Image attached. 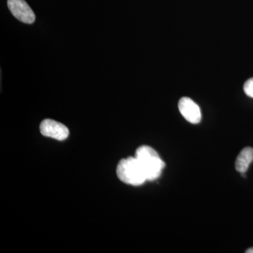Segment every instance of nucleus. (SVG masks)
<instances>
[{"label": "nucleus", "instance_id": "nucleus-1", "mask_svg": "<svg viewBox=\"0 0 253 253\" xmlns=\"http://www.w3.org/2000/svg\"><path fill=\"white\" fill-rule=\"evenodd\" d=\"M116 173L120 180L129 185L140 186L147 181L146 173L135 156L121 160Z\"/></svg>", "mask_w": 253, "mask_h": 253}, {"label": "nucleus", "instance_id": "nucleus-2", "mask_svg": "<svg viewBox=\"0 0 253 253\" xmlns=\"http://www.w3.org/2000/svg\"><path fill=\"white\" fill-rule=\"evenodd\" d=\"M135 157L142 166L147 181H154L161 176L166 164L151 146H141L138 148Z\"/></svg>", "mask_w": 253, "mask_h": 253}, {"label": "nucleus", "instance_id": "nucleus-3", "mask_svg": "<svg viewBox=\"0 0 253 253\" xmlns=\"http://www.w3.org/2000/svg\"><path fill=\"white\" fill-rule=\"evenodd\" d=\"M40 129L43 136L53 138L56 140H65L69 135V129L67 126L54 120H44L41 123Z\"/></svg>", "mask_w": 253, "mask_h": 253}, {"label": "nucleus", "instance_id": "nucleus-4", "mask_svg": "<svg viewBox=\"0 0 253 253\" xmlns=\"http://www.w3.org/2000/svg\"><path fill=\"white\" fill-rule=\"evenodd\" d=\"M7 4L11 14L21 22L34 23L36 15L25 0H8Z\"/></svg>", "mask_w": 253, "mask_h": 253}, {"label": "nucleus", "instance_id": "nucleus-5", "mask_svg": "<svg viewBox=\"0 0 253 253\" xmlns=\"http://www.w3.org/2000/svg\"><path fill=\"white\" fill-rule=\"evenodd\" d=\"M179 109L183 117L188 122L198 124L201 122L202 115L201 109L192 99L189 97H182L179 101Z\"/></svg>", "mask_w": 253, "mask_h": 253}, {"label": "nucleus", "instance_id": "nucleus-6", "mask_svg": "<svg viewBox=\"0 0 253 253\" xmlns=\"http://www.w3.org/2000/svg\"><path fill=\"white\" fill-rule=\"evenodd\" d=\"M253 161V149L246 147L240 152L236 158L235 166L236 169L239 172L246 173L249 169L250 165Z\"/></svg>", "mask_w": 253, "mask_h": 253}, {"label": "nucleus", "instance_id": "nucleus-7", "mask_svg": "<svg viewBox=\"0 0 253 253\" xmlns=\"http://www.w3.org/2000/svg\"><path fill=\"white\" fill-rule=\"evenodd\" d=\"M244 90L247 96L253 98V78L248 80V81L245 83Z\"/></svg>", "mask_w": 253, "mask_h": 253}, {"label": "nucleus", "instance_id": "nucleus-8", "mask_svg": "<svg viewBox=\"0 0 253 253\" xmlns=\"http://www.w3.org/2000/svg\"><path fill=\"white\" fill-rule=\"evenodd\" d=\"M246 253H253V248H251V249H248L247 251H246Z\"/></svg>", "mask_w": 253, "mask_h": 253}]
</instances>
